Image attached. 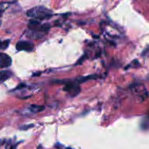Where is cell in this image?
<instances>
[{"label": "cell", "mask_w": 149, "mask_h": 149, "mask_svg": "<svg viewBox=\"0 0 149 149\" xmlns=\"http://www.w3.org/2000/svg\"><path fill=\"white\" fill-rule=\"evenodd\" d=\"M97 75H89L87 77H80L79 78L77 79L76 81L79 83V84H81V83H84L85 81H88L90 79H96L97 78Z\"/></svg>", "instance_id": "8"}, {"label": "cell", "mask_w": 149, "mask_h": 149, "mask_svg": "<svg viewBox=\"0 0 149 149\" xmlns=\"http://www.w3.org/2000/svg\"><path fill=\"white\" fill-rule=\"evenodd\" d=\"M13 76V73L8 70H4L0 71V84L4 83L6 80L10 79Z\"/></svg>", "instance_id": "6"}, {"label": "cell", "mask_w": 149, "mask_h": 149, "mask_svg": "<svg viewBox=\"0 0 149 149\" xmlns=\"http://www.w3.org/2000/svg\"><path fill=\"white\" fill-rule=\"evenodd\" d=\"M65 84V87H63V90L66 92L71 97H74L78 95L81 92V88H80L79 84L77 81H68L62 82Z\"/></svg>", "instance_id": "3"}, {"label": "cell", "mask_w": 149, "mask_h": 149, "mask_svg": "<svg viewBox=\"0 0 149 149\" xmlns=\"http://www.w3.org/2000/svg\"><path fill=\"white\" fill-rule=\"evenodd\" d=\"M45 109V106H39L37 105H31L27 108V111L29 113H36L42 111Z\"/></svg>", "instance_id": "7"}, {"label": "cell", "mask_w": 149, "mask_h": 149, "mask_svg": "<svg viewBox=\"0 0 149 149\" xmlns=\"http://www.w3.org/2000/svg\"><path fill=\"white\" fill-rule=\"evenodd\" d=\"M50 26L48 23H41V21L31 19L29 23V29L26 36L31 39H39L45 36L49 31Z\"/></svg>", "instance_id": "1"}, {"label": "cell", "mask_w": 149, "mask_h": 149, "mask_svg": "<svg viewBox=\"0 0 149 149\" xmlns=\"http://www.w3.org/2000/svg\"><path fill=\"white\" fill-rule=\"evenodd\" d=\"M65 149H73V148H66Z\"/></svg>", "instance_id": "11"}, {"label": "cell", "mask_w": 149, "mask_h": 149, "mask_svg": "<svg viewBox=\"0 0 149 149\" xmlns=\"http://www.w3.org/2000/svg\"><path fill=\"white\" fill-rule=\"evenodd\" d=\"M1 21L0 20V26H1Z\"/></svg>", "instance_id": "12"}, {"label": "cell", "mask_w": 149, "mask_h": 149, "mask_svg": "<svg viewBox=\"0 0 149 149\" xmlns=\"http://www.w3.org/2000/svg\"><path fill=\"white\" fill-rule=\"evenodd\" d=\"M26 14H27V16L31 17L32 19L42 21V20L52 17L53 13L52 10L44 6H36L28 10Z\"/></svg>", "instance_id": "2"}, {"label": "cell", "mask_w": 149, "mask_h": 149, "mask_svg": "<svg viewBox=\"0 0 149 149\" xmlns=\"http://www.w3.org/2000/svg\"><path fill=\"white\" fill-rule=\"evenodd\" d=\"M0 142H1V141H0Z\"/></svg>", "instance_id": "13"}, {"label": "cell", "mask_w": 149, "mask_h": 149, "mask_svg": "<svg viewBox=\"0 0 149 149\" xmlns=\"http://www.w3.org/2000/svg\"><path fill=\"white\" fill-rule=\"evenodd\" d=\"M16 49L18 51L31 52L34 49V45L29 41H19L16 45Z\"/></svg>", "instance_id": "4"}, {"label": "cell", "mask_w": 149, "mask_h": 149, "mask_svg": "<svg viewBox=\"0 0 149 149\" xmlns=\"http://www.w3.org/2000/svg\"><path fill=\"white\" fill-rule=\"evenodd\" d=\"M13 2H0V16L3 14L4 10L9 7L10 4Z\"/></svg>", "instance_id": "9"}, {"label": "cell", "mask_w": 149, "mask_h": 149, "mask_svg": "<svg viewBox=\"0 0 149 149\" xmlns=\"http://www.w3.org/2000/svg\"><path fill=\"white\" fill-rule=\"evenodd\" d=\"M10 39H7L5 41L0 40V50H4V49H7L10 45Z\"/></svg>", "instance_id": "10"}, {"label": "cell", "mask_w": 149, "mask_h": 149, "mask_svg": "<svg viewBox=\"0 0 149 149\" xmlns=\"http://www.w3.org/2000/svg\"><path fill=\"white\" fill-rule=\"evenodd\" d=\"M12 64V58L4 52H0V68H8Z\"/></svg>", "instance_id": "5"}]
</instances>
